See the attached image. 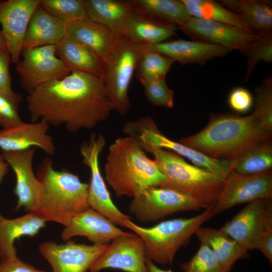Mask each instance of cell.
<instances>
[{
    "label": "cell",
    "instance_id": "23",
    "mask_svg": "<svg viewBox=\"0 0 272 272\" xmlns=\"http://www.w3.org/2000/svg\"><path fill=\"white\" fill-rule=\"evenodd\" d=\"M66 30L67 34L89 47L102 61L115 47L120 36L87 17L66 23Z\"/></svg>",
    "mask_w": 272,
    "mask_h": 272
},
{
    "label": "cell",
    "instance_id": "13",
    "mask_svg": "<svg viewBox=\"0 0 272 272\" xmlns=\"http://www.w3.org/2000/svg\"><path fill=\"white\" fill-rule=\"evenodd\" d=\"M108 245H88L72 240L58 244L47 241L39 245V250L52 272H87Z\"/></svg>",
    "mask_w": 272,
    "mask_h": 272
},
{
    "label": "cell",
    "instance_id": "34",
    "mask_svg": "<svg viewBox=\"0 0 272 272\" xmlns=\"http://www.w3.org/2000/svg\"><path fill=\"white\" fill-rule=\"evenodd\" d=\"M254 111L252 114L259 127L272 132V78L264 79L255 90Z\"/></svg>",
    "mask_w": 272,
    "mask_h": 272
},
{
    "label": "cell",
    "instance_id": "26",
    "mask_svg": "<svg viewBox=\"0 0 272 272\" xmlns=\"http://www.w3.org/2000/svg\"><path fill=\"white\" fill-rule=\"evenodd\" d=\"M55 47L56 55L71 72L80 71L102 77V60L79 40L66 34Z\"/></svg>",
    "mask_w": 272,
    "mask_h": 272
},
{
    "label": "cell",
    "instance_id": "7",
    "mask_svg": "<svg viewBox=\"0 0 272 272\" xmlns=\"http://www.w3.org/2000/svg\"><path fill=\"white\" fill-rule=\"evenodd\" d=\"M141 54L140 47L120 35L103 62L102 77L112 109L126 114L130 108L128 88Z\"/></svg>",
    "mask_w": 272,
    "mask_h": 272
},
{
    "label": "cell",
    "instance_id": "24",
    "mask_svg": "<svg viewBox=\"0 0 272 272\" xmlns=\"http://www.w3.org/2000/svg\"><path fill=\"white\" fill-rule=\"evenodd\" d=\"M179 28L163 23L133 10L122 32V35L139 46L166 41Z\"/></svg>",
    "mask_w": 272,
    "mask_h": 272
},
{
    "label": "cell",
    "instance_id": "19",
    "mask_svg": "<svg viewBox=\"0 0 272 272\" xmlns=\"http://www.w3.org/2000/svg\"><path fill=\"white\" fill-rule=\"evenodd\" d=\"M49 124L43 121L26 123L0 130V149L2 151H16L36 147L48 156L56 151L53 140L48 133Z\"/></svg>",
    "mask_w": 272,
    "mask_h": 272
},
{
    "label": "cell",
    "instance_id": "39",
    "mask_svg": "<svg viewBox=\"0 0 272 272\" xmlns=\"http://www.w3.org/2000/svg\"><path fill=\"white\" fill-rule=\"evenodd\" d=\"M144 87L146 96L154 106L172 108L173 91L168 86L165 78L148 80L141 83Z\"/></svg>",
    "mask_w": 272,
    "mask_h": 272
},
{
    "label": "cell",
    "instance_id": "32",
    "mask_svg": "<svg viewBox=\"0 0 272 272\" xmlns=\"http://www.w3.org/2000/svg\"><path fill=\"white\" fill-rule=\"evenodd\" d=\"M235 160L233 171L240 174L252 175L271 170V139L251 147Z\"/></svg>",
    "mask_w": 272,
    "mask_h": 272
},
{
    "label": "cell",
    "instance_id": "9",
    "mask_svg": "<svg viewBox=\"0 0 272 272\" xmlns=\"http://www.w3.org/2000/svg\"><path fill=\"white\" fill-rule=\"evenodd\" d=\"M132 198L129 211L143 223L156 222L179 212L207 208L189 195L160 186L149 187Z\"/></svg>",
    "mask_w": 272,
    "mask_h": 272
},
{
    "label": "cell",
    "instance_id": "25",
    "mask_svg": "<svg viewBox=\"0 0 272 272\" xmlns=\"http://www.w3.org/2000/svg\"><path fill=\"white\" fill-rule=\"evenodd\" d=\"M46 226V221L33 212L9 219L0 213V257L1 260L17 256L14 245L16 239L23 236L31 237Z\"/></svg>",
    "mask_w": 272,
    "mask_h": 272
},
{
    "label": "cell",
    "instance_id": "40",
    "mask_svg": "<svg viewBox=\"0 0 272 272\" xmlns=\"http://www.w3.org/2000/svg\"><path fill=\"white\" fill-rule=\"evenodd\" d=\"M259 250L272 263V197L266 199L263 231Z\"/></svg>",
    "mask_w": 272,
    "mask_h": 272
},
{
    "label": "cell",
    "instance_id": "16",
    "mask_svg": "<svg viewBox=\"0 0 272 272\" xmlns=\"http://www.w3.org/2000/svg\"><path fill=\"white\" fill-rule=\"evenodd\" d=\"M179 29L193 40L241 52L257 36L232 25L193 17L180 26Z\"/></svg>",
    "mask_w": 272,
    "mask_h": 272
},
{
    "label": "cell",
    "instance_id": "27",
    "mask_svg": "<svg viewBox=\"0 0 272 272\" xmlns=\"http://www.w3.org/2000/svg\"><path fill=\"white\" fill-rule=\"evenodd\" d=\"M86 16L104 25L118 35H121L124 26L133 11L130 1L84 0Z\"/></svg>",
    "mask_w": 272,
    "mask_h": 272
},
{
    "label": "cell",
    "instance_id": "6",
    "mask_svg": "<svg viewBox=\"0 0 272 272\" xmlns=\"http://www.w3.org/2000/svg\"><path fill=\"white\" fill-rule=\"evenodd\" d=\"M214 205L189 218L166 220L149 228L128 220L124 222L123 227L143 239L147 258L159 264L171 265L178 249L186 245L199 227L213 216Z\"/></svg>",
    "mask_w": 272,
    "mask_h": 272
},
{
    "label": "cell",
    "instance_id": "20",
    "mask_svg": "<svg viewBox=\"0 0 272 272\" xmlns=\"http://www.w3.org/2000/svg\"><path fill=\"white\" fill-rule=\"evenodd\" d=\"M127 233L107 218L89 208L73 217L69 224L64 226L61 237L62 240H68L74 236H82L93 244L106 245L116 238Z\"/></svg>",
    "mask_w": 272,
    "mask_h": 272
},
{
    "label": "cell",
    "instance_id": "14",
    "mask_svg": "<svg viewBox=\"0 0 272 272\" xmlns=\"http://www.w3.org/2000/svg\"><path fill=\"white\" fill-rule=\"evenodd\" d=\"M35 151L32 148L1 153L15 174L14 193L18 198L15 208L17 210L23 207L26 211L34 212L39 208L42 201L43 187L33 169Z\"/></svg>",
    "mask_w": 272,
    "mask_h": 272
},
{
    "label": "cell",
    "instance_id": "42",
    "mask_svg": "<svg viewBox=\"0 0 272 272\" xmlns=\"http://www.w3.org/2000/svg\"><path fill=\"white\" fill-rule=\"evenodd\" d=\"M0 272H48L24 262L17 256L1 260Z\"/></svg>",
    "mask_w": 272,
    "mask_h": 272
},
{
    "label": "cell",
    "instance_id": "22",
    "mask_svg": "<svg viewBox=\"0 0 272 272\" xmlns=\"http://www.w3.org/2000/svg\"><path fill=\"white\" fill-rule=\"evenodd\" d=\"M66 34V23L48 14L39 4L29 22L22 50L55 45Z\"/></svg>",
    "mask_w": 272,
    "mask_h": 272
},
{
    "label": "cell",
    "instance_id": "46",
    "mask_svg": "<svg viewBox=\"0 0 272 272\" xmlns=\"http://www.w3.org/2000/svg\"><path fill=\"white\" fill-rule=\"evenodd\" d=\"M7 48L5 40L3 36L1 30H0V50L6 49Z\"/></svg>",
    "mask_w": 272,
    "mask_h": 272
},
{
    "label": "cell",
    "instance_id": "12",
    "mask_svg": "<svg viewBox=\"0 0 272 272\" xmlns=\"http://www.w3.org/2000/svg\"><path fill=\"white\" fill-rule=\"evenodd\" d=\"M270 197L271 170L252 175H242L232 171L224 179L222 189L214 205L213 216L240 203Z\"/></svg>",
    "mask_w": 272,
    "mask_h": 272
},
{
    "label": "cell",
    "instance_id": "31",
    "mask_svg": "<svg viewBox=\"0 0 272 272\" xmlns=\"http://www.w3.org/2000/svg\"><path fill=\"white\" fill-rule=\"evenodd\" d=\"M181 1L192 17L228 24L253 33L238 15L218 2L211 0Z\"/></svg>",
    "mask_w": 272,
    "mask_h": 272
},
{
    "label": "cell",
    "instance_id": "47",
    "mask_svg": "<svg viewBox=\"0 0 272 272\" xmlns=\"http://www.w3.org/2000/svg\"><path fill=\"white\" fill-rule=\"evenodd\" d=\"M87 272H88V271H87Z\"/></svg>",
    "mask_w": 272,
    "mask_h": 272
},
{
    "label": "cell",
    "instance_id": "33",
    "mask_svg": "<svg viewBox=\"0 0 272 272\" xmlns=\"http://www.w3.org/2000/svg\"><path fill=\"white\" fill-rule=\"evenodd\" d=\"M140 48V56L135 69L138 80L141 83L148 80L166 78L174 60L157 52Z\"/></svg>",
    "mask_w": 272,
    "mask_h": 272
},
{
    "label": "cell",
    "instance_id": "45",
    "mask_svg": "<svg viewBox=\"0 0 272 272\" xmlns=\"http://www.w3.org/2000/svg\"><path fill=\"white\" fill-rule=\"evenodd\" d=\"M146 264L149 272H172L171 269L165 270L159 268L148 258L146 259Z\"/></svg>",
    "mask_w": 272,
    "mask_h": 272
},
{
    "label": "cell",
    "instance_id": "1",
    "mask_svg": "<svg viewBox=\"0 0 272 272\" xmlns=\"http://www.w3.org/2000/svg\"><path fill=\"white\" fill-rule=\"evenodd\" d=\"M26 100L31 122L63 125L71 132L93 128L113 110L101 78L80 71L36 88Z\"/></svg>",
    "mask_w": 272,
    "mask_h": 272
},
{
    "label": "cell",
    "instance_id": "2",
    "mask_svg": "<svg viewBox=\"0 0 272 272\" xmlns=\"http://www.w3.org/2000/svg\"><path fill=\"white\" fill-rule=\"evenodd\" d=\"M271 137V132L262 129L252 114H213L204 128L179 143L210 158L232 160Z\"/></svg>",
    "mask_w": 272,
    "mask_h": 272
},
{
    "label": "cell",
    "instance_id": "8",
    "mask_svg": "<svg viewBox=\"0 0 272 272\" xmlns=\"http://www.w3.org/2000/svg\"><path fill=\"white\" fill-rule=\"evenodd\" d=\"M128 134L145 152H148L153 148L174 152L189 160L194 165L207 170L223 179L233 171L235 159L212 158L179 142L172 141L161 132L149 116H144L133 121L129 127Z\"/></svg>",
    "mask_w": 272,
    "mask_h": 272
},
{
    "label": "cell",
    "instance_id": "43",
    "mask_svg": "<svg viewBox=\"0 0 272 272\" xmlns=\"http://www.w3.org/2000/svg\"><path fill=\"white\" fill-rule=\"evenodd\" d=\"M11 62V55L8 49L0 50V90L12 89L9 70Z\"/></svg>",
    "mask_w": 272,
    "mask_h": 272
},
{
    "label": "cell",
    "instance_id": "10",
    "mask_svg": "<svg viewBox=\"0 0 272 272\" xmlns=\"http://www.w3.org/2000/svg\"><path fill=\"white\" fill-rule=\"evenodd\" d=\"M105 144L104 135L93 133L89 141L84 142L80 148L83 163L90 171L88 203L90 208L107 218L116 226L123 227L124 222L130 220V218L113 203L100 169L99 156Z\"/></svg>",
    "mask_w": 272,
    "mask_h": 272
},
{
    "label": "cell",
    "instance_id": "28",
    "mask_svg": "<svg viewBox=\"0 0 272 272\" xmlns=\"http://www.w3.org/2000/svg\"><path fill=\"white\" fill-rule=\"evenodd\" d=\"M221 5L238 15L257 34L272 33L271 2L262 0H223Z\"/></svg>",
    "mask_w": 272,
    "mask_h": 272
},
{
    "label": "cell",
    "instance_id": "17",
    "mask_svg": "<svg viewBox=\"0 0 272 272\" xmlns=\"http://www.w3.org/2000/svg\"><path fill=\"white\" fill-rule=\"evenodd\" d=\"M39 0H0V23L11 62L20 60L30 19Z\"/></svg>",
    "mask_w": 272,
    "mask_h": 272
},
{
    "label": "cell",
    "instance_id": "38",
    "mask_svg": "<svg viewBox=\"0 0 272 272\" xmlns=\"http://www.w3.org/2000/svg\"><path fill=\"white\" fill-rule=\"evenodd\" d=\"M181 266L183 272H231L222 267L210 247L202 242L195 254Z\"/></svg>",
    "mask_w": 272,
    "mask_h": 272
},
{
    "label": "cell",
    "instance_id": "21",
    "mask_svg": "<svg viewBox=\"0 0 272 272\" xmlns=\"http://www.w3.org/2000/svg\"><path fill=\"white\" fill-rule=\"evenodd\" d=\"M140 47L160 53L182 64H202L215 57L224 56L231 51L215 44L182 39L165 41Z\"/></svg>",
    "mask_w": 272,
    "mask_h": 272
},
{
    "label": "cell",
    "instance_id": "5",
    "mask_svg": "<svg viewBox=\"0 0 272 272\" xmlns=\"http://www.w3.org/2000/svg\"><path fill=\"white\" fill-rule=\"evenodd\" d=\"M148 153L154 155V161L166 176L162 186L189 195L207 208L215 203L222 189L224 179L204 169L187 163L177 153L153 148Z\"/></svg>",
    "mask_w": 272,
    "mask_h": 272
},
{
    "label": "cell",
    "instance_id": "44",
    "mask_svg": "<svg viewBox=\"0 0 272 272\" xmlns=\"http://www.w3.org/2000/svg\"><path fill=\"white\" fill-rule=\"evenodd\" d=\"M9 165L0 153V184L8 172Z\"/></svg>",
    "mask_w": 272,
    "mask_h": 272
},
{
    "label": "cell",
    "instance_id": "4",
    "mask_svg": "<svg viewBox=\"0 0 272 272\" xmlns=\"http://www.w3.org/2000/svg\"><path fill=\"white\" fill-rule=\"evenodd\" d=\"M36 176L43 187V196L39 208L33 213L46 222L66 226L74 217L90 208L89 184L66 169L55 170L50 158L42 160Z\"/></svg>",
    "mask_w": 272,
    "mask_h": 272
},
{
    "label": "cell",
    "instance_id": "36",
    "mask_svg": "<svg viewBox=\"0 0 272 272\" xmlns=\"http://www.w3.org/2000/svg\"><path fill=\"white\" fill-rule=\"evenodd\" d=\"M242 53L246 57L245 79L247 80L258 62H271L272 33L257 34L255 39Z\"/></svg>",
    "mask_w": 272,
    "mask_h": 272
},
{
    "label": "cell",
    "instance_id": "3",
    "mask_svg": "<svg viewBox=\"0 0 272 272\" xmlns=\"http://www.w3.org/2000/svg\"><path fill=\"white\" fill-rule=\"evenodd\" d=\"M105 177L117 197L133 198L150 186L167 181L153 160L130 137L120 138L110 146L104 166Z\"/></svg>",
    "mask_w": 272,
    "mask_h": 272
},
{
    "label": "cell",
    "instance_id": "30",
    "mask_svg": "<svg viewBox=\"0 0 272 272\" xmlns=\"http://www.w3.org/2000/svg\"><path fill=\"white\" fill-rule=\"evenodd\" d=\"M134 11L178 28L192 16L181 0H130Z\"/></svg>",
    "mask_w": 272,
    "mask_h": 272
},
{
    "label": "cell",
    "instance_id": "41",
    "mask_svg": "<svg viewBox=\"0 0 272 272\" xmlns=\"http://www.w3.org/2000/svg\"><path fill=\"white\" fill-rule=\"evenodd\" d=\"M228 102L230 107L239 113H245L252 108L254 100L251 93L243 87H236L230 92Z\"/></svg>",
    "mask_w": 272,
    "mask_h": 272
},
{
    "label": "cell",
    "instance_id": "29",
    "mask_svg": "<svg viewBox=\"0 0 272 272\" xmlns=\"http://www.w3.org/2000/svg\"><path fill=\"white\" fill-rule=\"evenodd\" d=\"M195 234L200 242L210 247L223 268L231 271L234 263L246 257L247 250L220 229L200 226Z\"/></svg>",
    "mask_w": 272,
    "mask_h": 272
},
{
    "label": "cell",
    "instance_id": "15",
    "mask_svg": "<svg viewBox=\"0 0 272 272\" xmlns=\"http://www.w3.org/2000/svg\"><path fill=\"white\" fill-rule=\"evenodd\" d=\"M146 259L143 239L135 234L127 232L112 240L89 270L99 272L112 268L126 272H149Z\"/></svg>",
    "mask_w": 272,
    "mask_h": 272
},
{
    "label": "cell",
    "instance_id": "37",
    "mask_svg": "<svg viewBox=\"0 0 272 272\" xmlns=\"http://www.w3.org/2000/svg\"><path fill=\"white\" fill-rule=\"evenodd\" d=\"M23 100L22 94L11 90H0V126L11 127L23 121L19 108Z\"/></svg>",
    "mask_w": 272,
    "mask_h": 272
},
{
    "label": "cell",
    "instance_id": "18",
    "mask_svg": "<svg viewBox=\"0 0 272 272\" xmlns=\"http://www.w3.org/2000/svg\"><path fill=\"white\" fill-rule=\"evenodd\" d=\"M267 199H258L247 203L219 229L244 249H259Z\"/></svg>",
    "mask_w": 272,
    "mask_h": 272
},
{
    "label": "cell",
    "instance_id": "35",
    "mask_svg": "<svg viewBox=\"0 0 272 272\" xmlns=\"http://www.w3.org/2000/svg\"><path fill=\"white\" fill-rule=\"evenodd\" d=\"M39 6L66 23L87 17L84 0H39Z\"/></svg>",
    "mask_w": 272,
    "mask_h": 272
},
{
    "label": "cell",
    "instance_id": "11",
    "mask_svg": "<svg viewBox=\"0 0 272 272\" xmlns=\"http://www.w3.org/2000/svg\"><path fill=\"white\" fill-rule=\"evenodd\" d=\"M21 55L23 59L16 64V70L21 87L28 93L71 73L56 55L55 45L23 49Z\"/></svg>",
    "mask_w": 272,
    "mask_h": 272
}]
</instances>
